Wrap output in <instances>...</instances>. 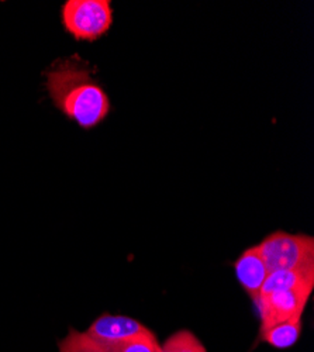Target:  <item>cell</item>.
I'll return each instance as SVG.
<instances>
[{"mask_svg":"<svg viewBox=\"0 0 314 352\" xmlns=\"http://www.w3.org/2000/svg\"><path fill=\"white\" fill-rule=\"evenodd\" d=\"M255 247L269 274L314 267V239L309 234L276 230Z\"/></svg>","mask_w":314,"mask_h":352,"instance_id":"obj_2","label":"cell"},{"mask_svg":"<svg viewBox=\"0 0 314 352\" xmlns=\"http://www.w3.org/2000/svg\"><path fill=\"white\" fill-rule=\"evenodd\" d=\"M234 274L243 290L251 298L256 299L261 295L262 286L269 275L262 256L255 245L247 248L234 262Z\"/></svg>","mask_w":314,"mask_h":352,"instance_id":"obj_6","label":"cell"},{"mask_svg":"<svg viewBox=\"0 0 314 352\" xmlns=\"http://www.w3.org/2000/svg\"><path fill=\"white\" fill-rule=\"evenodd\" d=\"M314 286H302L291 290L273 292L271 295H260L252 300L260 318V331L282 324L291 320L302 318L311 298Z\"/></svg>","mask_w":314,"mask_h":352,"instance_id":"obj_4","label":"cell"},{"mask_svg":"<svg viewBox=\"0 0 314 352\" xmlns=\"http://www.w3.org/2000/svg\"><path fill=\"white\" fill-rule=\"evenodd\" d=\"M98 344H100L106 352H161V345L153 331L150 334L134 337L124 341Z\"/></svg>","mask_w":314,"mask_h":352,"instance_id":"obj_9","label":"cell"},{"mask_svg":"<svg viewBox=\"0 0 314 352\" xmlns=\"http://www.w3.org/2000/svg\"><path fill=\"white\" fill-rule=\"evenodd\" d=\"M61 14L65 32L76 41H96L113 24L110 0H67Z\"/></svg>","mask_w":314,"mask_h":352,"instance_id":"obj_3","label":"cell"},{"mask_svg":"<svg viewBox=\"0 0 314 352\" xmlns=\"http://www.w3.org/2000/svg\"><path fill=\"white\" fill-rule=\"evenodd\" d=\"M58 352H106L100 344L85 331L69 329L68 334L58 341Z\"/></svg>","mask_w":314,"mask_h":352,"instance_id":"obj_11","label":"cell"},{"mask_svg":"<svg viewBox=\"0 0 314 352\" xmlns=\"http://www.w3.org/2000/svg\"><path fill=\"white\" fill-rule=\"evenodd\" d=\"M45 87L54 106L85 130L99 126L110 111L107 94L75 58L55 63L45 72Z\"/></svg>","mask_w":314,"mask_h":352,"instance_id":"obj_1","label":"cell"},{"mask_svg":"<svg viewBox=\"0 0 314 352\" xmlns=\"http://www.w3.org/2000/svg\"><path fill=\"white\" fill-rule=\"evenodd\" d=\"M85 333L98 342H117L150 334L151 330L133 317L104 313Z\"/></svg>","mask_w":314,"mask_h":352,"instance_id":"obj_5","label":"cell"},{"mask_svg":"<svg viewBox=\"0 0 314 352\" xmlns=\"http://www.w3.org/2000/svg\"><path fill=\"white\" fill-rule=\"evenodd\" d=\"M302 330H303L302 318H298V320L282 322V324L273 326L264 331H260V337L265 344L276 349H287L293 346L299 341L302 336Z\"/></svg>","mask_w":314,"mask_h":352,"instance_id":"obj_8","label":"cell"},{"mask_svg":"<svg viewBox=\"0 0 314 352\" xmlns=\"http://www.w3.org/2000/svg\"><path fill=\"white\" fill-rule=\"evenodd\" d=\"M161 352H208V349L192 331L179 330L165 340Z\"/></svg>","mask_w":314,"mask_h":352,"instance_id":"obj_10","label":"cell"},{"mask_svg":"<svg viewBox=\"0 0 314 352\" xmlns=\"http://www.w3.org/2000/svg\"><path fill=\"white\" fill-rule=\"evenodd\" d=\"M302 286H314V267L269 274L262 286L261 295H271L273 292L291 290Z\"/></svg>","mask_w":314,"mask_h":352,"instance_id":"obj_7","label":"cell"}]
</instances>
